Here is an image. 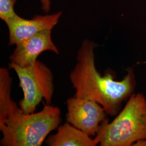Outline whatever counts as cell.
Listing matches in <instances>:
<instances>
[{"label": "cell", "instance_id": "obj_10", "mask_svg": "<svg viewBox=\"0 0 146 146\" xmlns=\"http://www.w3.org/2000/svg\"><path fill=\"white\" fill-rule=\"evenodd\" d=\"M16 0H0V18L6 22L16 15L14 5Z\"/></svg>", "mask_w": 146, "mask_h": 146}, {"label": "cell", "instance_id": "obj_11", "mask_svg": "<svg viewBox=\"0 0 146 146\" xmlns=\"http://www.w3.org/2000/svg\"><path fill=\"white\" fill-rule=\"evenodd\" d=\"M42 9L45 13H48L50 10L51 0H41Z\"/></svg>", "mask_w": 146, "mask_h": 146}, {"label": "cell", "instance_id": "obj_7", "mask_svg": "<svg viewBox=\"0 0 146 146\" xmlns=\"http://www.w3.org/2000/svg\"><path fill=\"white\" fill-rule=\"evenodd\" d=\"M61 15L60 11L52 15H36L31 20H27L16 14L5 22L9 32V45H16L42 31L52 30Z\"/></svg>", "mask_w": 146, "mask_h": 146}, {"label": "cell", "instance_id": "obj_8", "mask_svg": "<svg viewBox=\"0 0 146 146\" xmlns=\"http://www.w3.org/2000/svg\"><path fill=\"white\" fill-rule=\"evenodd\" d=\"M46 143L49 146H95L99 141L67 122L58 128L56 133L49 136Z\"/></svg>", "mask_w": 146, "mask_h": 146}, {"label": "cell", "instance_id": "obj_1", "mask_svg": "<svg viewBox=\"0 0 146 146\" xmlns=\"http://www.w3.org/2000/svg\"><path fill=\"white\" fill-rule=\"evenodd\" d=\"M95 47L94 42L84 40L70 74V81L75 90L74 96L95 101L107 114L114 116L119 113L123 101L129 99L134 90L135 76L132 70L120 81L115 80L111 72L101 75L95 66Z\"/></svg>", "mask_w": 146, "mask_h": 146}, {"label": "cell", "instance_id": "obj_4", "mask_svg": "<svg viewBox=\"0 0 146 146\" xmlns=\"http://www.w3.org/2000/svg\"><path fill=\"white\" fill-rule=\"evenodd\" d=\"M9 66L16 73L23 93L19 106L24 113H34L43 100L46 104H52L54 84L50 68L38 60L28 67H21L11 62Z\"/></svg>", "mask_w": 146, "mask_h": 146}, {"label": "cell", "instance_id": "obj_3", "mask_svg": "<svg viewBox=\"0 0 146 146\" xmlns=\"http://www.w3.org/2000/svg\"><path fill=\"white\" fill-rule=\"evenodd\" d=\"M101 146H131L146 139V98L131 95L123 109L109 122L107 119L95 136Z\"/></svg>", "mask_w": 146, "mask_h": 146}, {"label": "cell", "instance_id": "obj_9", "mask_svg": "<svg viewBox=\"0 0 146 146\" xmlns=\"http://www.w3.org/2000/svg\"><path fill=\"white\" fill-rule=\"evenodd\" d=\"M12 78L7 68H0V123L21 111L11 97Z\"/></svg>", "mask_w": 146, "mask_h": 146}, {"label": "cell", "instance_id": "obj_2", "mask_svg": "<svg viewBox=\"0 0 146 146\" xmlns=\"http://www.w3.org/2000/svg\"><path fill=\"white\" fill-rule=\"evenodd\" d=\"M61 110L44 104L41 111L26 114L22 110L0 123L2 146H41L48 135L60 125Z\"/></svg>", "mask_w": 146, "mask_h": 146}, {"label": "cell", "instance_id": "obj_6", "mask_svg": "<svg viewBox=\"0 0 146 146\" xmlns=\"http://www.w3.org/2000/svg\"><path fill=\"white\" fill-rule=\"evenodd\" d=\"M45 51L59 54L58 48L52 42L51 29L42 31L17 43L9 58L10 62L21 67H28L34 64L38 56Z\"/></svg>", "mask_w": 146, "mask_h": 146}, {"label": "cell", "instance_id": "obj_5", "mask_svg": "<svg viewBox=\"0 0 146 146\" xmlns=\"http://www.w3.org/2000/svg\"><path fill=\"white\" fill-rule=\"evenodd\" d=\"M67 122L90 136H95L107 113L97 102L74 96L67 100Z\"/></svg>", "mask_w": 146, "mask_h": 146}, {"label": "cell", "instance_id": "obj_12", "mask_svg": "<svg viewBox=\"0 0 146 146\" xmlns=\"http://www.w3.org/2000/svg\"><path fill=\"white\" fill-rule=\"evenodd\" d=\"M133 146H146V139L137 141L133 145Z\"/></svg>", "mask_w": 146, "mask_h": 146}]
</instances>
